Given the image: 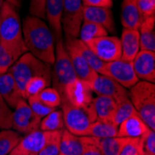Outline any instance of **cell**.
Returning a JSON list of instances; mask_svg holds the SVG:
<instances>
[{
    "label": "cell",
    "instance_id": "6da1fadb",
    "mask_svg": "<svg viewBox=\"0 0 155 155\" xmlns=\"http://www.w3.org/2000/svg\"><path fill=\"white\" fill-rule=\"evenodd\" d=\"M21 28L27 51L38 60L53 65L56 42L49 26L45 21L31 15L27 16Z\"/></svg>",
    "mask_w": 155,
    "mask_h": 155
},
{
    "label": "cell",
    "instance_id": "7a4b0ae2",
    "mask_svg": "<svg viewBox=\"0 0 155 155\" xmlns=\"http://www.w3.org/2000/svg\"><path fill=\"white\" fill-rule=\"evenodd\" d=\"M0 43L15 61L28 52L23 41L19 12L7 1H4L0 8Z\"/></svg>",
    "mask_w": 155,
    "mask_h": 155
},
{
    "label": "cell",
    "instance_id": "3957f363",
    "mask_svg": "<svg viewBox=\"0 0 155 155\" xmlns=\"http://www.w3.org/2000/svg\"><path fill=\"white\" fill-rule=\"evenodd\" d=\"M8 72L15 80L21 97L24 98V89L27 82L35 76L51 78V65L38 60L30 52H26L14 61Z\"/></svg>",
    "mask_w": 155,
    "mask_h": 155
},
{
    "label": "cell",
    "instance_id": "277c9868",
    "mask_svg": "<svg viewBox=\"0 0 155 155\" xmlns=\"http://www.w3.org/2000/svg\"><path fill=\"white\" fill-rule=\"evenodd\" d=\"M129 100L138 116L150 130H155V86L153 83L138 81L129 88Z\"/></svg>",
    "mask_w": 155,
    "mask_h": 155
},
{
    "label": "cell",
    "instance_id": "5b68a950",
    "mask_svg": "<svg viewBox=\"0 0 155 155\" xmlns=\"http://www.w3.org/2000/svg\"><path fill=\"white\" fill-rule=\"evenodd\" d=\"M61 97V111L65 129L76 136H87L88 129L97 117L92 103L87 107H76Z\"/></svg>",
    "mask_w": 155,
    "mask_h": 155
},
{
    "label": "cell",
    "instance_id": "8992f818",
    "mask_svg": "<svg viewBox=\"0 0 155 155\" xmlns=\"http://www.w3.org/2000/svg\"><path fill=\"white\" fill-rule=\"evenodd\" d=\"M75 78L77 76L64 46V41L61 39L56 42L55 47V61L53 63V71H51L53 87L57 89L61 96L66 84Z\"/></svg>",
    "mask_w": 155,
    "mask_h": 155
},
{
    "label": "cell",
    "instance_id": "52a82bcc",
    "mask_svg": "<svg viewBox=\"0 0 155 155\" xmlns=\"http://www.w3.org/2000/svg\"><path fill=\"white\" fill-rule=\"evenodd\" d=\"M12 116V128L19 134H29L38 130L41 118L38 117L31 110L26 100L21 98L16 107L14 108Z\"/></svg>",
    "mask_w": 155,
    "mask_h": 155
},
{
    "label": "cell",
    "instance_id": "ba28073f",
    "mask_svg": "<svg viewBox=\"0 0 155 155\" xmlns=\"http://www.w3.org/2000/svg\"><path fill=\"white\" fill-rule=\"evenodd\" d=\"M84 5L82 0H63L61 27L65 35L77 38L80 27L84 21Z\"/></svg>",
    "mask_w": 155,
    "mask_h": 155
},
{
    "label": "cell",
    "instance_id": "9c48e42d",
    "mask_svg": "<svg viewBox=\"0 0 155 155\" xmlns=\"http://www.w3.org/2000/svg\"><path fill=\"white\" fill-rule=\"evenodd\" d=\"M86 44L97 57L104 62H110L121 59V42L116 36L105 35L97 37L88 41Z\"/></svg>",
    "mask_w": 155,
    "mask_h": 155
},
{
    "label": "cell",
    "instance_id": "30bf717a",
    "mask_svg": "<svg viewBox=\"0 0 155 155\" xmlns=\"http://www.w3.org/2000/svg\"><path fill=\"white\" fill-rule=\"evenodd\" d=\"M61 96L76 107L89 106L94 98L89 82L79 78H75L68 83L63 89Z\"/></svg>",
    "mask_w": 155,
    "mask_h": 155
},
{
    "label": "cell",
    "instance_id": "8fae6325",
    "mask_svg": "<svg viewBox=\"0 0 155 155\" xmlns=\"http://www.w3.org/2000/svg\"><path fill=\"white\" fill-rule=\"evenodd\" d=\"M105 70L107 76L120 84L124 88H131L139 80L137 77L132 61L119 59L110 62H106Z\"/></svg>",
    "mask_w": 155,
    "mask_h": 155
},
{
    "label": "cell",
    "instance_id": "7c38bea8",
    "mask_svg": "<svg viewBox=\"0 0 155 155\" xmlns=\"http://www.w3.org/2000/svg\"><path fill=\"white\" fill-rule=\"evenodd\" d=\"M64 46L68 52L69 58L71 60V63L73 65L74 71L77 76V78L92 82L95 77L98 74L90 68V66L87 63L81 55L77 46L75 44V37H72L69 35H65V43Z\"/></svg>",
    "mask_w": 155,
    "mask_h": 155
},
{
    "label": "cell",
    "instance_id": "4fadbf2b",
    "mask_svg": "<svg viewBox=\"0 0 155 155\" xmlns=\"http://www.w3.org/2000/svg\"><path fill=\"white\" fill-rule=\"evenodd\" d=\"M89 84L93 93H96L97 96L111 97L116 102H119L125 97H128L127 89L109 76L97 74Z\"/></svg>",
    "mask_w": 155,
    "mask_h": 155
},
{
    "label": "cell",
    "instance_id": "5bb4252c",
    "mask_svg": "<svg viewBox=\"0 0 155 155\" xmlns=\"http://www.w3.org/2000/svg\"><path fill=\"white\" fill-rule=\"evenodd\" d=\"M49 134L50 132L38 129L24 135L8 155H38L48 140Z\"/></svg>",
    "mask_w": 155,
    "mask_h": 155
},
{
    "label": "cell",
    "instance_id": "9a60e30c",
    "mask_svg": "<svg viewBox=\"0 0 155 155\" xmlns=\"http://www.w3.org/2000/svg\"><path fill=\"white\" fill-rule=\"evenodd\" d=\"M135 74L138 80L155 82V52L139 50L132 61Z\"/></svg>",
    "mask_w": 155,
    "mask_h": 155
},
{
    "label": "cell",
    "instance_id": "2e32d148",
    "mask_svg": "<svg viewBox=\"0 0 155 155\" xmlns=\"http://www.w3.org/2000/svg\"><path fill=\"white\" fill-rule=\"evenodd\" d=\"M84 21L93 22L102 26L108 33L116 32L114 14L110 8L101 7H84L83 9Z\"/></svg>",
    "mask_w": 155,
    "mask_h": 155
},
{
    "label": "cell",
    "instance_id": "e0dca14e",
    "mask_svg": "<svg viewBox=\"0 0 155 155\" xmlns=\"http://www.w3.org/2000/svg\"><path fill=\"white\" fill-rule=\"evenodd\" d=\"M63 0H46L45 15L49 23V28L55 38V42L62 39L61 14Z\"/></svg>",
    "mask_w": 155,
    "mask_h": 155
},
{
    "label": "cell",
    "instance_id": "ac0fdd59",
    "mask_svg": "<svg viewBox=\"0 0 155 155\" xmlns=\"http://www.w3.org/2000/svg\"><path fill=\"white\" fill-rule=\"evenodd\" d=\"M88 143V136H76L67 129L61 131L60 155H81Z\"/></svg>",
    "mask_w": 155,
    "mask_h": 155
},
{
    "label": "cell",
    "instance_id": "d6986e66",
    "mask_svg": "<svg viewBox=\"0 0 155 155\" xmlns=\"http://www.w3.org/2000/svg\"><path fill=\"white\" fill-rule=\"evenodd\" d=\"M150 130L148 125L137 114L123 121L117 128V137L126 138H139Z\"/></svg>",
    "mask_w": 155,
    "mask_h": 155
},
{
    "label": "cell",
    "instance_id": "ffe728a7",
    "mask_svg": "<svg viewBox=\"0 0 155 155\" xmlns=\"http://www.w3.org/2000/svg\"><path fill=\"white\" fill-rule=\"evenodd\" d=\"M143 20L138 10L137 0H124L121 5V22L123 27L125 29L138 30Z\"/></svg>",
    "mask_w": 155,
    "mask_h": 155
},
{
    "label": "cell",
    "instance_id": "44dd1931",
    "mask_svg": "<svg viewBox=\"0 0 155 155\" xmlns=\"http://www.w3.org/2000/svg\"><path fill=\"white\" fill-rule=\"evenodd\" d=\"M121 59L124 61H132L136 55L140 50L139 48V34L138 30L125 29L124 28L121 35Z\"/></svg>",
    "mask_w": 155,
    "mask_h": 155
},
{
    "label": "cell",
    "instance_id": "7402d4cb",
    "mask_svg": "<svg viewBox=\"0 0 155 155\" xmlns=\"http://www.w3.org/2000/svg\"><path fill=\"white\" fill-rule=\"evenodd\" d=\"M0 95L10 108H15L18 101L22 98L15 80L8 71L0 74Z\"/></svg>",
    "mask_w": 155,
    "mask_h": 155
},
{
    "label": "cell",
    "instance_id": "603a6c76",
    "mask_svg": "<svg viewBox=\"0 0 155 155\" xmlns=\"http://www.w3.org/2000/svg\"><path fill=\"white\" fill-rule=\"evenodd\" d=\"M139 48L155 52V16L143 20L138 28Z\"/></svg>",
    "mask_w": 155,
    "mask_h": 155
},
{
    "label": "cell",
    "instance_id": "cb8c5ba5",
    "mask_svg": "<svg viewBox=\"0 0 155 155\" xmlns=\"http://www.w3.org/2000/svg\"><path fill=\"white\" fill-rule=\"evenodd\" d=\"M92 106L97 119L112 123V118H114L117 107V102L114 98L104 96H97L93 98Z\"/></svg>",
    "mask_w": 155,
    "mask_h": 155
},
{
    "label": "cell",
    "instance_id": "d4e9b609",
    "mask_svg": "<svg viewBox=\"0 0 155 155\" xmlns=\"http://www.w3.org/2000/svg\"><path fill=\"white\" fill-rule=\"evenodd\" d=\"M95 144L101 150L102 155H118L124 145L128 142L130 138L126 137H106V138H95L92 137Z\"/></svg>",
    "mask_w": 155,
    "mask_h": 155
},
{
    "label": "cell",
    "instance_id": "484cf974",
    "mask_svg": "<svg viewBox=\"0 0 155 155\" xmlns=\"http://www.w3.org/2000/svg\"><path fill=\"white\" fill-rule=\"evenodd\" d=\"M75 44H76L77 48L79 49L81 55L83 56V58L87 61V63L90 66V68L93 70V71H95L98 74H102V75L107 76L106 70H105L106 62L98 59L95 55V53L87 47V45L86 43H84L83 41H81L79 38H75Z\"/></svg>",
    "mask_w": 155,
    "mask_h": 155
},
{
    "label": "cell",
    "instance_id": "4316f807",
    "mask_svg": "<svg viewBox=\"0 0 155 155\" xmlns=\"http://www.w3.org/2000/svg\"><path fill=\"white\" fill-rule=\"evenodd\" d=\"M117 126L111 122L97 119L91 124L87 136L95 138H106L117 137Z\"/></svg>",
    "mask_w": 155,
    "mask_h": 155
},
{
    "label": "cell",
    "instance_id": "83f0119b",
    "mask_svg": "<svg viewBox=\"0 0 155 155\" xmlns=\"http://www.w3.org/2000/svg\"><path fill=\"white\" fill-rule=\"evenodd\" d=\"M65 128L61 110H54L47 116L41 119L39 129L47 132L61 131Z\"/></svg>",
    "mask_w": 155,
    "mask_h": 155
},
{
    "label": "cell",
    "instance_id": "f1b7e54d",
    "mask_svg": "<svg viewBox=\"0 0 155 155\" xmlns=\"http://www.w3.org/2000/svg\"><path fill=\"white\" fill-rule=\"evenodd\" d=\"M21 136L11 129H0V155H8L19 143Z\"/></svg>",
    "mask_w": 155,
    "mask_h": 155
},
{
    "label": "cell",
    "instance_id": "f546056e",
    "mask_svg": "<svg viewBox=\"0 0 155 155\" xmlns=\"http://www.w3.org/2000/svg\"><path fill=\"white\" fill-rule=\"evenodd\" d=\"M108 31L101 25L93 22L83 21L79 31V39L84 43H87L92 39L108 35Z\"/></svg>",
    "mask_w": 155,
    "mask_h": 155
},
{
    "label": "cell",
    "instance_id": "4dcf8cb0",
    "mask_svg": "<svg viewBox=\"0 0 155 155\" xmlns=\"http://www.w3.org/2000/svg\"><path fill=\"white\" fill-rule=\"evenodd\" d=\"M136 114H137V112L135 107L133 106L131 101L129 100V97H125L124 100L120 101L119 102H117V107L114 112V118H112V124L118 127V125L123 121H124L125 119H127L128 117Z\"/></svg>",
    "mask_w": 155,
    "mask_h": 155
},
{
    "label": "cell",
    "instance_id": "1f68e13d",
    "mask_svg": "<svg viewBox=\"0 0 155 155\" xmlns=\"http://www.w3.org/2000/svg\"><path fill=\"white\" fill-rule=\"evenodd\" d=\"M51 84V78L46 76H35L27 82L24 89V100L31 96L38 95L42 90Z\"/></svg>",
    "mask_w": 155,
    "mask_h": 155
},
{
    "label": "cell",
    "instance_id": "d6a6232c",
    "mask_svg": "<svg viewBox=\"0 0 155 155\" xmlns=\"http://www.w3.org/2000/svg\"><path fill=\"white\" fill-rule=\"evenodd\" d=\"M137 151L138 155H155V132L153 130L150 129L138 138Z\"/></svg>",
    "mask_w": 155,
    "mask_h": 155
},
{
    "label": "cell",
    "instance_id": "836d02e7",
    "mask_svg": "<svg viewBox=\"0 0 155 155\" xmlns=\"http://www.w3.org/2000/svg\"><path fill=\"white\" fill-rule=\"evenodd\" d=\"M61 131L50 132L48 140L38 155H60Z\"/></svg>",
    "mask_w": 155,
    "mask_h": 155
},
{
    "label": "cell",
    "instance_id": "e575fe53",
    "mask_svg": "<svg viewBox=\"0 0 155 155\" xmlns=\"http://www.w3.org/2000/svg\"><path fill=\"white\" fill-rule=\"evenodd\" d=\"M36 96L48 107L57 109V107L61 106V94L54 87H46Z\"/></svg>",
    "mask_w": 155,
    "mask_h": 155
},
{
    "label": "cell",
    "instance_id": "d590c367",
    "mask_svg": "<svg viewBox=\"0 0 155 155\" xmlns=\"http://www.w3.org/2000/svg\"><path fill=\"white\" fill-rule=\"evenodd\" d=\"M13 111L0 95V129H12Z\"/></svg>",
    "mask_w": 155,
    "mask_h": 155
},
{
    "label": "cell",
    "instance_id": "8d00e7d4",
    "mask_svg": "<svg viewBox=\"0 0 155 155\" xmlns=\"http://www.w3.org/2000/svg\"><path fill=\"white\" fill-rule=\"evenodd\" d=\"M27 103L29 104L31 110L41 119L44 118L45 116H47L48 114H50V112L53 111L54 110H56L55 108H50V107H48L47 105H45L37 97V96L29 97L27 98Z\"/></svg>",
    "mask_w": 155,
    "mask_h": 155
},
{
    "label": "cell",
    "instance_id": "74e56055",
    "mask_svg": "<svg viewBox=\"0 0 155 155\" xmlns=\"http://www.w3.org/2000/svg\"><path fill=\"white\" fill-rule=\"evenodd\" d=\"M137 5L143 19L155 15V0H137Z\"/></svg>",
    "mask_w": 155,
    "mask_h": 155
},
{
    "label": "cell",
    "instance_id": "f35d334b",
    "mask_svg": "<svg viewBox=\"0 0 155 155\" xmlns=\"http://www.w3.org/2000/svg\"><path fill=\"white\" fill-rule=\"evenodd\" d=\"M14 61H16L0 43V74L7 73Z\"/></svg>",
    "mask_w": 155,
    "mask_h": 155
},
{
    "label": "cell",
    "instance_id": "ab89813d",
    "mask_svg": "<svg viewBox=\"0 0 155 155\" xmlns=\"http://www.w3.org/2000/svg\"><path fill=\"white\" fill-rule=\"evenodd\" d=\"M45 3L46 0H30L29 11L31 16L45 20Z\"/></svg>",
    "mask_w": 155,
    "mask_h": 155
},
{
    "label": "cell",
    "instance_id": "60d3db41",
    "mask_svg": "<svg viewBox=\"0 0 155 155\" xmlns=\"http://www.w3.org/2000/svg\"><path fill=\"white\" fill-rule=\"evenodd\" d=\"M137 143L138 138H130L118 155H138Z\"/></svg>",
    "mask_w": 155,
    "mask_h": 155
},
{
    "label": "cell",
    "instance_id": "b9f144b4",
    "mask_svg": "<svg viewBox=\"0 0 155 155\" xmlns=\"http://www.w3.org/2000/svg\"><path fill=\"white\" fill-rule=\"evenodd\" d=\"M82 3L84 7H101L111 8L114 6L112 0H82Z\"/></svg>",
    "mask_w": 155,
    "mask_h": 155
},
{
    "label": "cell",
    "instance_id": "7bdbcfd3",
    "mask_svg": "<svg viewBox=\"0 0 155 155\" xmlns=\"http://www.w3.org/2000/svg\"><path fill=\"white\" fill-rule=\"evenodd\" d=\"M81 155H102L101 150L95 144L91 137H88V143Z\"/></svg>",
    "mask_w": 155,
    "mask_h": 155
},
{
    "label": "cell",
    "instance_id": "ee69618b",
    "mask_svg": "<svg viewBox=\"0 0 155 155\" xmlns=\"http://www.w3.org/2000/svg\"><path fill=\"white\" fill-rule=\"evenodd\" d=\"M7 2L10 3L12 6H14L16 8H20L21 7V0H6Z\"/></svg>",
    "mask_w": 155,
    "mask_h": 155
},
{
    "label": "cell",
    "instance_id": "f6af8a7d",
    "mask_svg": "<svg viewBox=\"0 0 155 155\" xmlns=\"http://www.w3.org/2000/svg\"><path fill=\"white\" fill-rule=\"evenodd\" d=\"M4 1H5V0H0V8H1V7H2V5H3V3H4Z\"/></svg>",
    "mask_w": 155,
    "mask_h": 155
}]
</instances>
